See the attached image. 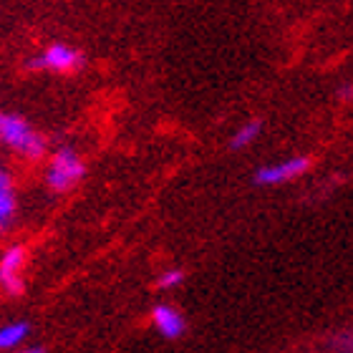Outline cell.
Listing matches in <instances>:
<instances>
[{"label": "cell", "mask_w": 353, "mask_h": 353, "mask_svg": "<svg viewBox=\"0 0 353 353\" xmlns=\"http://www.w3.org/2000/svg\"><path fill=\"white\" fill-rule=\"evenodd\" d=\"M184 280H187V275H184L182 268H167V270L159 272V278H157V288H159V290H176Z\"/></svg>", "instance_id": "30bf717a"}, {"label": "cell", "mask_w": 353, "mask_h": 353, "mask_svg": "<svg viewBox=\"0 0 353 353\" xmlns=\"http://www.w3.org/2000/svg\"><path fill=\"white\" fill-rule=\"evenodd\" d=\"M86 63L81 51L66 43H51L46 51H41L36 59L30 61V68L38 71H56V74H74Z\"/></svg>", "instance_id": "277c9868"}, {"label": "cell", "mask_w": 353, "mask_h": 353, "mask_svg": "<svg viewBox=\"0 0 353 353\" xmlns=\"http://www.w3.org/2000/svg\"><path fill=\"white\" fill-rule=\"evenodd\" d=\"M26 265H28V248L26 245H10L0 255V288L10 298H18L26 290Z\"/></svg>", "instance_id": "3957f363"}, {"label": "cell", "mask_w": 353, "mask_h": 353, "mask_svg": "<svg viewBox=\"0 0 353 353\" xmlns=\"http://www.w3.org/2000/svg\"><path fill=\"white\" fill-rule=\"evenodd\" d=\"M260 134H263V121H260V119H250V121H245V124L232 134V139H230V149L243 152V149L252 147V144L260 139Z\"/></svg>", "instance_id": "9c48e42d"}, {"label": "cell", "mask_w": 353, "mask_h": 353, "mask_svg": "<svg viewBox=\"0 0 353 353\" xmlns=\"http://www.w3.org/2000/svg\"><path fill=\"white\" fill-rule=\"evenodd\" d=\"M30 339V323L28 321H10L0 325V353H10L26 346Z\"/></svg>", "instance_id": "52a82bcc"}, {"label": "cell", "mask_w": 353, "mask_h": 353, "mask_svg": "<svg viewBox=\"0 0 353 353\" xmlns=\"http://www.w3.org/2000/svg\"><path fill=\"white\" fill-rule=\"evenodd\" d=\"M0 144L30 162L46 157V139L18 114H0Z\"/></svg>", "instance_id": "6da1fadb"}, {"label": "cell", "mask_w": 353, "mask_h": 353, "mask_svg": "<svg viewBox=\"0 0 353 353\" xmlns=\"http://www.w3.org/2000/svg\"><path fill=\"white\" fill-rule=\"evenodd\" d=\"M86 174V162L74 147L56 149L46 167V187L56 194H66L81 182Z\"/></svg>", "instance_id": "7a4b0ae2"}, {"label": "cell", "mask_w": 353, "mask_h": 353, "mask_svg": "<svg viewBox=\"0 0 353 353\" xmlns=\"http://www.w3.org/2000/svg\"><path fill=\"white\" fill-rule=\"evenodd\" d=\"M341 96H343V101H351V83H346V86L341 88Z\"/></svg>", "instance_id": "4fadbf2b"}, {"label": "cell", "mask_w": 353, "mask_h": 353, "mask_svg": "<svg viewBox=\"0 0 353 353\" xmlns=\"http://www.w3.org/2000/svg\"><path fill=\"white\" fill-rule=\"evenodd\" d=\"M313 159L310 157H288V159H280L275 164H265L255 172V184L260 187H280V184L295 182L298 176H303L310 170Z\"/></svg>", "instance_id": "5b68a950"}, {"label": "cell", "mask_w": 353, "mask_h": 353, "mask_svg": "<svg viewBox=\"0 0 353 353\" xmlns=\"http://www.w3.org/2000/svg\"><path fill=\"white\" fill-rule=\"evenodd\" d=\"M15 214V190L13 179L3 167H0V232L13 222Z\"/></svg>", "instance_id": "ba28073f"}, {"label": "cell", "mask_w": 353, "mask_h": 353, "mask_svg": "<svg viewBox=\"0 0 353 353\" xmlns=\"http://www.w3.org/2000/svg\"><path fill=\"white\" fill-rule=\"evenodd\" d=\"M149 318H152V325L157 328V333L167 341L182 339L187 333V321H184L182 310L170 305V303H157L152 313H149Z\"/></svg>", "instance_id": "8992f818"}, {"label": "cell", "mask_w": 353, "mask_h": 353, "mask_svg": "<svg viewBox=\"0 0 353 353\" xmlns=\"http://www.w3.org/2000/svg\"><path fill=\"white\" fill-rule=\"evenodd\" d=\"M10 353H46L43 346H23L18 351H10Z\"/></svg>", "instance_id": "7c38bea8"}, {"label": "cell", "mask_w": 353, "mask_h": 353, "mask_svg": "<svg viewBox=\"0 0 353 353\" xmlns=\"http://www.w3.org/2000/svg\"><path fill=\"white\" fill-rule=\"evenodd\" d=\"M336 348L339 353H351V331H341L336 339Z\"/></svg>", "instance_id": "8fae6325"}]
</instances>
